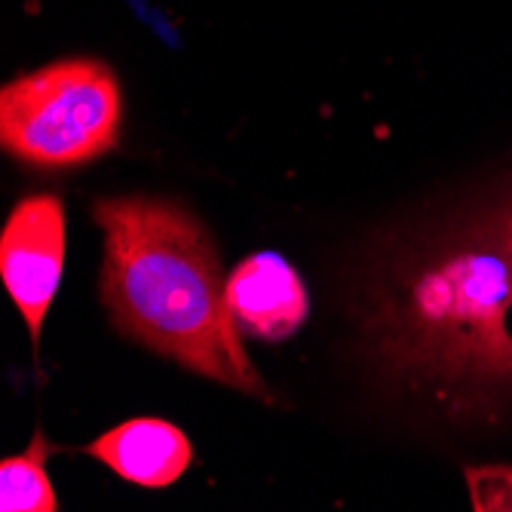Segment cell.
<instances>
[{
  "mask_svg": "<svg viewBox=\"0 0 512 512\" xmlns=\"http://www.w3.org/2000/svg\"><path fill=\"white\" fill-rule=\"evenodd\" d=\"M120 479L142 488H166L191 467L194 448L175 424L160 417H135L86 448Z\"/></svg>",
  "mask_w": 512,
  "mask_h": 512,
  "instance_id": "obj_6",
  "label": "cell"
},
{
  "mask_svg": "<svg viewBox=\"0 0 512 512\" xmlns=\"http://www.w3.org/2000/svg\"><path fill=\"white\" fill-rule=\"evenodd\" d=\"M227 307L240 332L258 341H286L307 319L301 276L279 255H252L227 276Z\"/></svg>",
  "mask_w": 512,
  "mask_h": 512,
  "instance_id": "obj_5",
  "label": "cell"
},
{
  "mask_svg": "<svg viewBox=\"0 0 512 512\" xmlns=\"http://www.w3.org/2000/svg\"><path fill=\"white\" fill-rule=\"evenodd\" d=\"M65 264V209L53 194L25 197L0 234V276L37 344Z\"/></svg>",
  "mask_w": 512,
  "mask_h": 512,
  "instance_id": "obj_4",
  "label": "cell"
},
{
  "mask_svg": "<svg viewBox=\"0 0 512 512\" xmlns=\"http://www.w3.org/2000/svg\"><path fill=\"white\" fill-rule=\"evenodd\" d=\"M378 332L390 359L460 405H512V188L414 243Z\"/></svg>",
  "mask_w": 512,
  "mask_h": 512,
  "instance_id": "obj_1",
  "label": "cell"
},
{
  "mask_svg": "<svg viewBox=\"0 0 512 512\" xmlns=\"http://www.w3.org/2000/svg\"><path fill=\"white\" fill-rule=\"evenodd\" d=\"M92 218L105 230L102 301L117 329L194 375L270 399L227 307V279L203 224L154 197L99 200Z\"/></svg>",
  "mask_w": 512,
  "mask_h": 512,
  "instance_id": "obj_2",
  "label": "cell"
},
{
  "mask_svg": "<svg viewBox=\"0 0 512 512\" xmlns=\"http://www.w3.org/2000/svg\"><path fill=\"white\" fill-rule=\"evenodd\" d=\"M46 445L43 433H34L22 454L0 460V509L4 512H56V494L46 476Z\"/></svg>",
  "mask_w": 512,
  "mask_h": 512,
  "instance_id": "obj_7",
  "label": "cell"
},
{
  "mask_svg": "<svg viewBox=\"0 0 512 512\" xmlns=\"http://www.w3.org/2000/svg\"><path fill=\"white\" fill-rule=\"evenodd\" d=\"M120 86L96 59H68L0 92V142L34 166H77L117 145Z\"/></svg>",
  "mask_w": 512,
  "mask_h": 512,
  "instance_id": "obj_3",
  "label": "cell"
},
{
  "mask_svg": "<svg viewBox=\"0 0 512 512\" xmlns=\"http://www.w3.org/2000/svg\"><path fill=\"white\" fill-rule=\"evenodd\" d=\"M476 509H512V470L509 467H476L467 470Z\"/></svg>",
  "mask_w": 512,
  "mask_h": 512,
  "instance_id": "obj_8",
  "label": "cell"
}]
</instances>
